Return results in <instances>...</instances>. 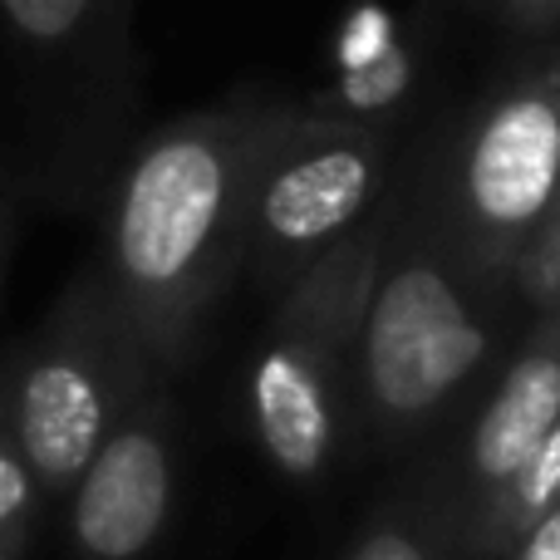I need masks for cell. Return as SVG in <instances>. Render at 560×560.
<instances>
[{
    "instance_id": "3",
    "label": "cell",
    "mask_w": 560,
    "mask_h": 560,
    "mask_svg": "<svg viewBox=\"0 0 560 560\" xmlns=\"http://www.w3.org/2000/svg\"><path fill=\"white\" fill-rule=\"evenodd\" d=\"M388 246V222H364L295 276L271 335L246 369L256 443L290 482H315L339 453L349 408L354 319Z\"/></svg>"
},
{
    "instance_id": "5",
    "label": "cell",
    "mask_w": 560,
    "mask_h": 560,
    "mask_svg": "<svg viewBox=\"0 0 560 560\" xmlns=\"http://www.w3.org/2000/svg\"><path fill=\"white\" fill-rule=\"evenodd\" d=\"M447 252L492 280L560 207V55L497 89L447 163Z\"/></svg>"
},
{
    "instance_id": "17",
    "label": "cell",
    "mask_w": 560,
    "mask_h": 560,
    "mask_svg": "<svg viewBox=\"0 0 560 560\" xmlns=\"http://www.w3.org/2000/svg\"><path fill=\"white\" fill-rule=\"evenodd\" d=\"M506 15L522 30H551L560 25V0H506Z\"/></svg>"
},
{
    "instance_id": "10",
    "label": "cell",
    "mask_w": 560,
    "mask_h": 560,
    "mask_svg": "<svg viewBox=\"0 0 560 560\" xmlns=\"http://www.w3.org/2000/svg\"><path fill=\"white\" fill-rule=\"evenodd\" d=\"M118 5L124 0H0V15L25 45L65 55V49H79L94 35H104Z\"/></svg>"
},
{
    "instance_id": "1",
    "label": "cell",
    "mask_w": 560,
    "mask_h": 560,
    "mask_svg": "<svg viewBox=\"0 0 560 560\" xmlns=\"http://www.w3.org/2000/svg\"><path fill=\"white\" fill-rule=\"evenodd\" d=\"M290 124V108L236 104L192 114L148 138L108 212L104 290L153 354H183L197 315L246 256L256 173Z\"/></svg>"
},
{
    "instance_id": "15",
    "label": "cell",
    "mask_w": 560,
    "mask_h": 560,
    "mask_svg": "<svg viewBox=\"0 0 560 560\" xmlns=\"http://www.w3.org/2000/svg\"><path fill=\"white\" fill-rule=\"evenodd\" d=\"M394 20L384 15L378 5H359L354 15L345 20V35H339V69H359V65H374L394 49Z\"/></svg>"
},
{
    "instance_id": "13",
    "label": "cell",
    "mask_w": 560,
    "mask_h": 560,
    "mask_svg": "<svg viewBox=\"0 0 560 560\" xmlns=\"http://www.w3.org/2000/svg\"><path fill=\"white\" fill-rule=\"evenodd\" d=\"M39 502H45V492H39L35 472H30V463L20 457L15 438L0 428V551L5 556L25 551L30 526H35V516H39Z\"/></svg>"
},
{
    "instance_id": "2",
    "label": "cell",
    "mask_w": 560,
    "mask_h": 560,
    "mask_svg": "<svg viewBox=\"0 0 560 560\" xmlns=\"http://www.w3.org/2000/svg\"><path fill=\"white\" fill-rule=\"evenodd\" d=\"M482 276L433 242H394L378 256L349 345V408L369 433L408 438L447 413L492 354Z\"/></svg>"
},
{
    "instance_id": "9",
    "label": "cell",
    "mask_w": 560,
    "mask_h": 560,
    "mask_svg": "<svg viewBox=\"0 0 560 560\" xmlns=\"http://www.w3.org/2000/svg\"><path fill=\"white\" fill-rule=\"evenodd\" d=\"M556 502H560V418L551 423V433L536 443V453H532V463L522 467V477L506 487V497L472 532V551H482V556L506 551V546H512L541 512H551Z\"/></svg>"
},
{
    "instance_id": "4",
    "label": "cell",
    "mask_w": 560,
    "mask_h": 560,
    "mask_svg": "<svg viewBox=\"0 0 560 560\" xmlns=\"http://www.w3.org/2000/svg\"><path fill=\"white\" fill-rule=\"evenodd\" d=\"M148 378L153 354L118 315L104 280L79 285L25 354L0 413V428L15 438L39 492H74L89 457Z\"/></svg>"
},
{
    "instance_id": "18",
    "label": "cell",
    "mask_w": 560,
    "mask_h": 560,
    "mask_svg": "<svg viewBox=\"0 0 560 560\" xmlns=\"http://www.w3.org/2000/svg\"><path fill=\"white\" fill-rule=\"evenodd\" d=\"M0 560H20V556H5V551H0Z\"/></svg>"
},
{
    "instance_id": "16",
    "label": "cell",
    "mask_w": 560,
    "mask_h": 560,
    "mask_svg": "<svg viewBox=\"0 0 560 560\" xmlns=\"http://www.w3.org/2000/svg\"><path fill=\"white\" fill-rule=\"evenodd\" d=\"M512 560H560V502L551 512H541L512 546H506Z\"/></svg>"
},
{
    "instance_id": "7",
    "label": "cell",
    "mask_w": 560,
    "mask_h": 560,
    "mask_svg": "<svg viewBox=\"0 0 560 560\" xmlns=\"http://www.w3.org/2000/svg\"><path fill=\"white\" fill-rule=\"evenodd\" d=\"M173 502V418L148 378L69 492V536L79 560H148L167 536Z\"/></svg>"
},
{
    "instance_id": "8",
    "label": "cell",
    "mask_w": 560,
    "mask_h": 560,
    "mask_svg": "<svg viewBox=\"0 0 560 560\" xmlns=\"http://www.w3.org/2000/svg\"><path fill=\"white\" fill-rule=\"evenodd\" d=\"M560 418V310H546L536 335L516 349V359L502 369L497 388L487 394L463 457V526L457 532L472 541V532L487 522L506 487L532 463L536 443L551 433Z\"/></svg>"
},
{
    "instance_id": "11",
    "label": "cell",
    "mask_w": 560,
    "mask_h": 560,
    "mask_svg": "<svg viewBox=\"0 0 560 560\" xmlns=\"http://www.w3.org/2000/svg\"><path fill=\"white\" fill-rule=\"evenodd\" d=\"M447 546H453V526H443L433 506L404 502L378 512L345 551V560H443Z\"/></svg>"
},
{
    "instance_id": "14",
    "label": "cell",
    "mask_w": 560,
    "mask_h": 560,
    "mask_svg": "<svg viewBox=\"0 0 560 560\" xmlns=\"http://www.w3.org/2000/svg\"><path fill=\"white\" fill-rule=\"evenodd\" d=\"M512 276H516V285H522V295L532 300V305L560 310V207L551 212V222L536 232V242L516 256Z\"/></svg>"
},
{
    "instance_id": "6",
    "label": "cell",
    "mask_w": 560,
    "mask_h": 560,
    "mask_svg": "<svg viewBox=\"0 0 560 560\" xmlns=\"http://www.w3.org/2000/svg\"><path fill=\"white\" fill-rule=\"evenodd\" d=\"M388 143L359 118L290 114L256 173L246 252L276 271H305L310 261L364 226L384 192Z\"/></svg>"
},
{
    "instance_id": "12",
    "label": "cell",
    "mask_w": 560,
    "mask_h": 560,
    "mask_svg": "<svg viewBox=\"0 0 560 560\" xmlns=\"http://www.w3.org/2000/svg\"><path fill=\"white\" fill-rule=\"evenodd\" d=\"M408 84H413V55H408L404 45H394L384 59H374V65L339 69L335 104L345 108V114H339V118L384 114V108H394L398 98L408 94Z\"/></svg>"
}]
</instances>
